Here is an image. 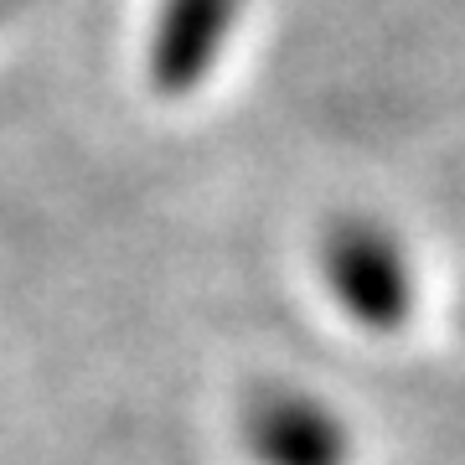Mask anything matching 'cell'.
I'll return each mask as SVG.
<instances>
[{
  "label": "cell",
  "mask_w": 465,
  "mask_h": 465,
  "mask_svg": "<svg viewBox=\"0 0 465 465\" xmlns=\"http://www.w3.org/2000/svg\"><path fill=\"white\" fill-rule=\"evenodd\" d=\"M321 280L341 316L362 331H399L414 316V259L378 217H336L321 238Z\"/></svg>",
  "instance_id": "cell-1"
},
{
  "label": "cell",
  "mask_w": 465,
  "mask_h": 465,
  "mask_svg": "<svg viewBox=\"0 0 465 465\" xmlns=\"http://www.w3.org/2000/svg\"><path fill=\"white\" fill-rule=\"evenodd\" d=\"M238 440L253 465H351L357 460V434L347 414L331 399H321L295 382H269L259 388L243 414Z\"/></svg>",
  "instance_id": "cell-2"
},
{
  "label": "cell",
  "mask_w": 465,
  "mask_h": 465,
  "mask_svg": "<svg viewBox=\"0 0 465 465\" xmlns=\"http://www.w3.org/2000/svg\"><path fill=\"white\" fill-rule=\"evenodd\" d=\"M249 0H161L145 42V78L155 94L186 99L213 78Z\"/></svg>",
  "instance_id": "cell-3"
}]
</instances>
